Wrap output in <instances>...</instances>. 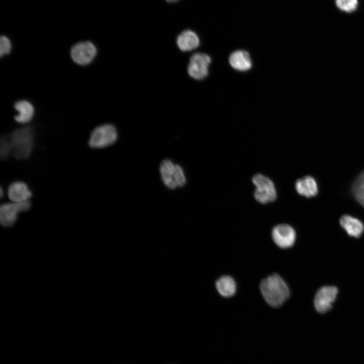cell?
Masks as SVG:
<instances>
[{
	"label": "cell",
	"mask_w": 364,
	"mask_h": 364,
	"mask_svg": "<svg viewBox=\"0 0 364 364\" xmlns=\"http://www.w3.org/2000/svg\"><path fill=\"white\" fill-rule=\"evenodd\" d=\"M252 181L256 187L254 196L257 202L265 204L275 201L277 192L275 185L270 178L257 173L253 176Z\"/></svg>",
	"instance_id": "5b68a950"
},
{
	"label": "cell",
	"mask_w": 364,
	"mask_h": 364,
	"mask_svg": "<svg viewBox=\"0 0 364 364\" xmlns=\"http://www.w3.org/2000/svg\"><path fill=\"white\" fill-rule=\"evenodd\" d=\"M176 44L181 51L189 52L198 47L200 40L194 31L188 29L183 31L178 35Z\"/></svg>",
	"instance_id": "5bb4252c"
},
{
	"label": "cell",
	"mask_w": 364,
	"mask_h": 364,
	"mask_svg": "<svg viewBox=\"0 0 364 364\" xmlns=\"http://www.w3.org/2000/svg\"><path fill=\"white\" fill-rule=\"evenodd\" d=\"M229 63L235 69L240 71H246L252 67V61L248 52L238 50L232 53L229 57Z\"/></svg>",
	"instance_id": "2e32d148"
},
{
	"label": "cell",
	"mask_w": 364,
	"mask_h": 364,
	"mask_svg": "<svg viewBox=\"0 0 364 364\" xmlns=\"http://www.w3.org/2000/svg\"><path fill=\"white\" fill-rule=\"evenodd\" d=\"M12 49V43L10 39L5 35H2L0 39V55L2 57L9 54Z\"/></svg>",
	"instance_id": "44dd1931"
},
{
	"label": "cell",
	"mask_w": 364,
	"mask_h": 364,
	"mask_svg": "<svg viewBox=\"0 0 364 364\" xmlns=\"http://www.w3.org/2000/svg\"><path fill=\"white\" fill-rule=\"evenodd\" d=\"M31 207L29 200L21 202L5 203L0 207V222L4 227L12 226L16 221L19 213L28 210Z\"/></svg>",
	"instance_id": "52a82bcc"
},
{
	"label": "cell",
	"mask_w": 364,
	"mask_h": 364,
	"mask_svg": "<svg viewBox=\"0 0 364 364\" xmlns=\"http://www.w3.org/2000/svg\"><path fill=\"white\" fill-rule=\"evenodd\" d=\"M337 7L341 11L351 13L357 8L358 0H335Z\"/></svg>",
	"instance_id": "d6986e66"
},
{
	"label": "cell",
	"mask_w": 364,
	"mask_h": 364,
	"mask_svg": "<svg viewBox=\"0 0 364 364\" xmlns=\"http://www.w3.org/2000/svg\"><path fill=\"white\" fill-rule=\"evenodd\" d=\"M339 222L342 228L351 237L358 238L364 231L363 223L359 219L350 215H343Z\"/></svg>",
	"instance_id": "4fadbf2b"
},
{
	"label": "cell",
	"mask_w": 364,
	"mask_h": 364,
	"mask_svg": "<svg viewBox=\"0 0 364 364\" xmlns=\"http://www.w3.org/2000/svg\"><path fill=\"white\" fill-rule=\"evenodd\" d=\"M295 189L300 195L306 198L315 196L318 192L316 181L311 176H305L295 182Z\"/></svg>",
	"instance_id": "7c38bea8"
},
{
	"label": "cell",
	"mask_w": 364,
	"mask_h": 364,
	"mask_svg": "<svg viewBox=\"0 0 364 364\" xmlns=\"http://www.w3.org/2000/svg\"><path fill=\"white\" fill-rule=\"evenodd\" d=\"M117 131L111 124H104L95 127L88 141L89 146L94 149L105 148L113 144L117 139Z\"/></svg>",
	"instance_id": "277c9868"
},
{
	"label": "cell",
	"mask_w": 364,
	"mask_h": 364,
	"mask_svg": "<svg viewBox=\"0 0 364 364\" xmlns=\"http://www.w3.org/2000/svg\"><path fill=\"white\" fill-rule=\"evenodd\" d=\"M8 195L12 201L21 202L28 200L32 196V193L25 183L17 181L9 186Z\"/></svg>",
	"instance_id": "8fae6325"
},
{
	"label": "cell",
	"mask_w": 364,
	"mask_h": 364,
	"mask_svg": "<svg viewBox=\"0 0 364 364\" xmlns=\"http://www.w3.org/2000/svg\"><path fill=\"white\" fill-rule=\"evenodd\" d=\"M338 292V289L334 286H324L320 288L314 299V304L316 311L324 313L330 310Z\"/></svg>",
	"instance_id": "9c48e42d"
},
{
	"label": "cell",
	"mask_w": 364,
	"mask_h": 364,
	"mask_svg": "<svg viewBox=\"0 0 364 364\" xmlns=\"http://www.w3.org/2000/svg\"><path fill=\"white\" fill-rule=\"evenodd\" d=\"M259 288L264 299L272 307L282 306L290 294L286 283L276 274L263 279L260 283Z\"/></svg>",
	"instance_id": "6da1fadb"
},
{
	"label": "cell",
	"mask_w": 364,
	"mask_h": 364,
	"mask_svg": "<svg viewBox=\"0 0 364 364\" xmlns=\"http://www.w3.org/2000/svg\"><path fill=\"white\" fill-rule=\"evenodd\" d=\"M211 61L210 56L205 53L194 54L190 59L188 66V74L192 78L196 80L205 78L208 75V68Z\"/></svg>",
	"instance_id": "ba28073f"
},
{
	"label": "cell",
	"mask_w": 364,
	"mask_h": 364,
	"mask_svg": "<svg viewBox=\"0 0 364 364\" xmlns=\"http://www.w3.org/2000/svg\"><path fill=\"white\" fill-rule=\"evenodd\" d=\"M97 54L96 47L88 40L76 43L72 46L70 51V57L73 62L81 66L91 63Z\"/></svg>",
	"instance_id": "8992f818"
},
{
	"label": "cell",
	"mask_w": 364,
	"mask_h": 364,
	"mask_svg": "<svg viewBox=\"0 0 364 364\" xmlns=\"http://www.w3.org/2000/svg\"><path fill=\"white\" fill-rule=\"evenodd\" d=\"M271 237L275 243L280 248L287 249L293 246L296 240L294 229L287 224L276 225L272 230Z\"/></svg>",
	"instance_id": "30bf717a"
},
{
	"label": "cell",
	"mask_w": 364,
	"mask_h": 364,
	"mask_svg": "<svg viewBox=\"0 0 364 364\" xmlns=\"http://www.w3.org/2000/svg\"><path fill=\"white\" fill-rule=\"evenodd\" d=\"M14 108L18 112L14 117L17 122L26 124L33 118L34 108L33 105L28 101L22 100L17 101L14 104Z\"/></svg>",
	"instance_id": "9a60e30c"
},
{
	"label": "cell",
	"mask_w": 364,
	"mask_h": 364,
	"mask_svg": "<svg viewBox=\"0 0 364 364\" xmlns=\"http://www.w3.org/2000/svg\"><path fill=\"white\" fill-rule=\"evenodd\" d=\"M216 289L218 293L224 297L234 296L236 292V283L231 276L224 275L220 277L215 283Z\"/></svg>",
	"instance_id": "e0dca14e"
},
{
	"label": "cell",
	"mask_w": 364,
	"mask_h": 364,
	"mask_svg": "<svg viewBox=\"0 0 364 364\" xmlns=\"http://www.w3.org/2000/svg\"><path fill=\"white\" fill-rule=\"evenodd\" d=\"M166 1L169 3H174V2H177L179 0H166Z\"/></svg>",
	"instance_id": "7402d4cb"
},
{
	"label": "cell",
	"mask_w": 364,
	"mask_h": 364,
	"mask_svg": "<svg viewBox=\"0 0 364 364\" xmlns=\"http://www.w3.org/2000/svg\"><path fill=\"white\" fill-rule=\"evenodd\" d=\"M12 152V147L8 138L2 137L1 140L0 154L1 158L5 159Z\"/></svg>",
	"instance_id": "ffe728a7"
},
{
	"label": "cell",
	"mask_w": 364,
	"mask_h": 364,
	"mask_svg": "<svg viewBox=\"0 0 364 364\" xmlns=\"http://www.w3.org/2000/svg\"><path fill=\"white\" fill-rule=\"evenodd\" d=\"M351 191L355 200L364 208V171L354 179Z\"/></svg>",
	"instance_id": "ac0fdd59"
},
{
	"label": "cell",
	"mask_w": 364,
	"mask_h": 364,
	"mask_svg": "<svg viewBox=\"0 0 364 364\" xmlns=\"http://www.w3.org/2000/svg\"><path fill=\"white\" fill-rule=\"evenodd\" d=\"M159 170L163 183L169 189L181 187L186 183V177L182 167L169 159L162 161Z\"/></svg>",
	"instance_id": "3957f363"
},
{
	"label": "cell",
	"mask_w": 364,
	"mask_h": 364,
	"mask_svg": "<svg viewBox=\"0 0 364 364\" xmlns=\"http://www.w3.org/2000/svg\"><path fill=\"white\" fill-rule=\"evenodd\" d=\"M34 131L30 126H25L13 131L8 138L14 156L24 160L31 154L34 144Z\"/></svg>",
	"instance_id": "7a4b0ae2"
},
{
	"label": "cell",
	"mask_w": 364,
	"mask_h": 364,
	"mask_svg": "<svg viewBox=\"0 0 364 364\" xmlns=\"http://www.w3.org/2000/svg\"><path fill=\"white\" fill-rule=\"evenodd\" d=\"M3 189H2V188H1V198L3 197Z\"/></svg>",
	"instance_id": "603a6c76"
}]
</instances>
